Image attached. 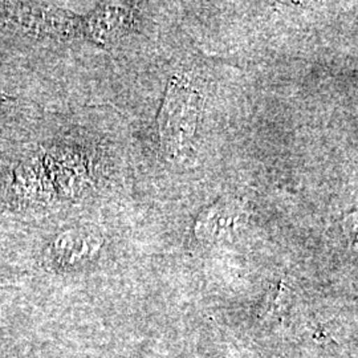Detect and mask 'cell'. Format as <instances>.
Listing matches in <instances>:
<instances>
[{"label":"cell","instance_id":"1","mask_svg":"<svg viewBox=\"0 0 358 358\" xmlns=\"http://www.w3.org/2000/svg\"><path fill=\"white\" fill-rule=\"evenodd\" d=\"M201 108L198 90L186 78L171 77L157 118L161 150L169 161L178 162L190 155Z\"/></svg>","mask_w":358,"mask_h":358},{"label":"cell","instance_id":"2","mask_svg":"<svg viewBox=\"0 0 358 358\" xmlns=\"http://www.w3.org/2000/svg\"><path fill=\"white\" fill-rule=\"evenodd\" d=\"M10 8L8 16L19 26L38 34L69 36L81 32V19L62 10L31 3H16Z\"/></svg>","mask_w":358,"mask_h":358},{"label":"cell","instance_id":"3","mask_svg":"<svg viewBox=\"0 0 358 358\" xmlns=\"http://www.w3.org/2000/svg\"><path fill=\"white\" fill-rule=\"evenodd\" d=\"M133 23V8L127 4H103L81 19V34L106 45L124 35Z\"/></svg>","mask_w":358,"mask_h":358},{"label":"cell","instance_id":"4","mask_svg":"<svg viewBox=\"0 0 358 358\" xmlns=\"http://www.w3.org/2000/svg\"><path fill=\"white\" fill-rule=\"evenodd\" d=\"M243 219L242 205L232 198H222L206 207L195 222V235L203 242H217L236 230Z\"/></svg>","mask_w":358,"mask_h":358},{"label":"cell","instance_id":"5","mask_svg":"<svg viewBox=\"0 0 358 358\" xmlns=\"http://www.w3.org/2000/svg\"><path fill=\"white\" fill-rule=\"evenodd\" d=\"M103 238L96 231L77 229L59 235L50 248V259L62 267H71L90 260L99 252Z\"/></svg>","mask_w":358,"mask_h":358},{"label":"cell","instance_id":"6","mask_svg":"<svg viewBox=\"0 0 358 358\" xmlns=\"http://www.w3.org/2000/svg\"><path fill=\"white\" fill-rule=\"evenodd\" d=\"M6 100H7V96H6V94H3V93H0V106H1L3 103H6Z\"/></svg>","mask_w":358,"mask_h":358}]
</instances>
